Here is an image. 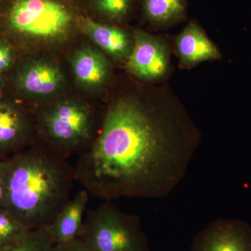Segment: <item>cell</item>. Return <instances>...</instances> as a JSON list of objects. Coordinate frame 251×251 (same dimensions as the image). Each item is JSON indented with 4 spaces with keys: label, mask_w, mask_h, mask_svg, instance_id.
<instances>
[{
    "label": "cell",
    "mask_w": 251,
    "mask_h": 251,
    "mask_svg": "<svg viewBox=\"0 0 251 251\" xmlns=\"http://www.w3.org/2000/svg\"><path fill=\"white\" fill-rule=\"evenodd\" d=\"M54 244L49 227L29 229L18 240L0 251H51Z\"/></svg>",
    "instance_id": "obj_15"
},
{
    "label": "cell",
    "mask_w": 251,
    "mask_h": 251,
    "mask_svg": "<svg viewBox=\"0 0 251 251\" xmlns=\"http://www.w3.org/2000/svg\"><path fill=\"white\" fill-rule=\"evenodd\" d=\"M81 27L94 44L115 60L126 63L133 48V36L120 28L94 22L90 18L81 19Z\"/></svg>",
    "instance_id": "obj_12"
},
{
    "label": "cell",
    "mask_w": 251,
    "mask_h": 251,
    "mask_svg": "<svg viewBox=\"0 0 251 251\" xmlns=\"http://www.w3.org/2000/svg\"><path fill=\"white\" fill-rule=\"evenodd\" d=\"M78 238L91 251H150L139 219L108 202L87 213Z\"/></svg>",
    "instance_id": "obj_4"
},
{
    "label": "cell",
    "mask_w": 251,
    "mask_h": 251,
    "mask_svg": "<svg viewBox=\"0 0 251 251\" xmlns=\"http://www.w3.org/2000/svg\"><path fill=\"white\" fill-rule=\"evenodd\" d=\"M90 194L85 188L68 201L49 226L54 244L70 242L78 238Z\"/></svg>",
    "instance_id": "obj_13"
},
{
    "label": "cell",
    "mask_w": 251,
    "mask_h": 251,
    "mask_svg": "<svg viewBox=\"0 0 251 251\" xmlns=\"http://www.w3.org/2000/svg\"><path fill=\"white\" fill-rule=\"evenodd\" d=\"M191 251H251V226L240 219L217 220L196 235Z\"/></svg>",
    "instance_id": "obj_8"
},
{
    "label": "cell",
    "mask_w": 251,
    "mask_h": 251,
    "mask_svg": "<svg viewBox=\"0 0 251 251\" xmlns=\"http://www.w3.org/2000/svg\"><path fill=\"white\" fill-rule=\"evenodd\" d=\"M96 9L109 21H123L132 5V0H94Z\"/></svg>",
    "instance_id": "obj_17"
},
{
    "label": "cell",
    "mask_w": 251,
    "mask_h": 251,
    "mask_svg": "<svg viewBox=\"0 0 251 251\" xmlns=\"http://www.w3.org/2000/svg\"><path fill=\"white\" fill-rule=\"evenodd\" d=\"M17 89L26 97L46 100L55 97L65 83L64 74L54 62L30 59L23 63L16 75Z\"/></svg>",
    "instance_id": "obj_7"
},
{
    "label": "cell",
    "mask_w": 251,
    "mask_h": 251,
    "mask_svg": "<svg viewBox=\"0 0 251 251\" xmlns=\"http://www.w3.org/2000/svg\"><path fill=\"white\" fill-rule=\"evenodd\" d=\"M10 28L19 35L41 42L61 41L72 27V16L56 0H16L8 16Z\"/></svg>",
    "instance_id": "obj_5"
},
{
    "label": "cell",
    "mask_w": 251,
    "mask_h": 251,
    "mask_svg": "<svg viewBox=\"0 0 251 251\" xmlns=\"http://www.w3.org/2000/svg\"><path fill=\"white\" fill-rule=\"evenodd\" d=\"M14 62V49L7 43L0 41V73L8 70Z\"/></svg>",
    "instance_id": "obj_18"
},
{
    "label": "cell",
    "mask_w": 251,
    "mask_h": 251,
    "mask_svg": "<svg viewBox=\"0 0 251 251\" xmlns=\"http://www.w3.org/2000/svg\"><path fill=\"white\" fill-rule=\"evenodd\" d=\"M95 126L93 108L75 97L56 99L36 115L41 145L66 159L75 153L80 156L92 146L97 136Z\"/></svg>",
    "instance_id": "obj_3"
},
{
    "label": "cell",
    "mask_w": 251,
    "mask_h": 251,
    "mask_svg": "<svg viewBox=\"0 0 251 251\" xmlns=\"http://www.w3.org/2000/svg\"><path fill=\"white\" fill-rule=\"evenodd\" d=\"M72 67L77 85L88 90H98L108 85L111 65L103 52L92 46H81L73 54Z\"/></svg>",
    "instance_id": "obj_10"
},
{
    "label": "cell",
    "mask_w": 251,
    "mask_h": 251,
    "mask_svg": "<svg viewBox=\"0 0 251 251\" xmlns=\"http://www.w3.org/2000/svg\"><path fill=\"white\" fill-rule=\"evenodd\" d=\"M133 48L125 63L127 72L145 82L161 80L171 68V48L163 38L141 29L133 31Z\"/></svg>",
    "instance_id": "obj_6"
},
{
    "label": "cell",
    "mask_w": 251,
    "mask_h": 251,
    "mask_svg": "<svg viewBox=\"0 0 251 251\" xmlns=\"http://www.w3.org/2000/svg\"><path fill=\"white\" fill-rule=\"evenodd\" d=\"M35 125L22 109L0 100V157L32 145Z\"/></svg>",
    "instance_id": "obj_9"
},
{
    "label": "cell",
    "mask_w": 251,
    "mask_h": 251,
    "mask_svg": "<svg viewBox=\"0 0 251 251\" xmlns=\"http://www.w3.org/2000/svg\"><path fill=\"white\" fill-rule=\"evenodd\" d=\"M175 49L181 67L190 69L200 63L219 59V49L196 23L191 22L175 37Z\"/></svg>",
    "instance_id": "obj_11"
},
{
    "label": "cell",
    "mask_w": 251,
    "mask_h": 251,
    "mask_svg": "<svg viewBox=\"0 0 251 251\" xmlns=\"http://www.w3.org/2000/svg\"><path fill=\"white\" fill-rule=\"evenodd\" d=\"M3 87H4V80L0 74V97H1V92H2Z\"/></svg>",
    "instance_id": "obj_21"
},
{
    "label": "cell",
    "mask_w": 251,
    "mask_h": 251,
    "mask_svg": "<svg viewBox=\"0 0 251 251\" xmlns=\"http://www.w3.org/2000/svg\"><path fill=\"white\" fill-rule=\"evenodd\" d=\"M6 160H0V205L4 195V173Z\"/></svg>",
    "instance_id": "obj_20"
},
{
    "label": "cell",
    "mask_w": 251,
    "mask_h": 251,
    "mask_svg": "<svg viewBox=\"0 0 251 251\" xmlns=\"http://www.w3.org/2000/svg\"><path fill=\"white\" fill-rule=\"evenodd\" d=\"M27 231L7 211L0 207V249L16 242Z\"/></svg>",
    "instance_id": "obj_16"
},
{
    "label": "cell",
    "mask_w": 251,
    "mask_h": 251,
    "mask_svg": "<svg viewBox=\"0 0 251 251\" xmlns=\"http://www.w3.org/2000/svg\"><path fill=\"white\" fill-rule=\"evenodd\" d=\"M75 170L40 143L6 160L0 207L27 230L49 227L70 199Z\"/></svg>",
    "instance_id": "obj_2"
},
{
    "label": "cell",
    "mask_w": 251,
    "mask_h": 251,
    "mask_svg": "<svg viewBox=\"0 0 251 251\" xmlns=\"http://www.w3.org/2000/svg\"><path fill=\"white\" fill-rule=\"evenodd\" d=\"M201 133L166 86L109 104L92 146L79 156L75 180L90 196L159 198L184 179Z\"/></svg>",
    "instance_id": "obj_1"
},
{
    "label": "cell",
    "mask_w": 251,
    "mask_h": 251,
    "mask_svg": "<svg viewBox=\"0 0 251 251\" xmlns=\"http://www.w3.org/2000/svg\"><path fill=\"white\" fill-rule=\"evenodd\" d=\"M144 12L156 27H167L177 23L186 14L185 0H143Z\"/></svg>",
    "instance_id": "obj_14"
},
{
    "label": "cell",
    "mask_w": 251,
    "mask_h": 251,
    "mask_svg": "<svg viewBox=\"0 0 251 251\" xmlns=\"http://www.w3.org/2000/svg\"><path fill=\"white\" fill-rule=\"evenodd\" d=\"M51 251H91L79 238L70 242L54 244Z\"/></svg>",
    "instance_id": "obj_19"
}]
</instances>
